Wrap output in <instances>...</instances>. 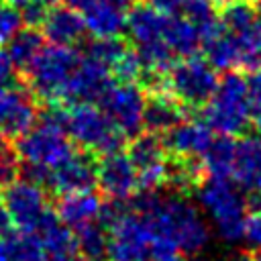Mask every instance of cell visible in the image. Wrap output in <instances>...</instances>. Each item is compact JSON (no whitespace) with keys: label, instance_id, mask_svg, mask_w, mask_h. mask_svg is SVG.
<instances>
[{"label":"cell","instance_id":"1","mask_svg":"<svg viewBox=\"0 0 261 261\" xmlns=\"http://www.w3.org/2000/svg\"><path fill=\"white\" fill-rule=\"evenodd\" d=\"M135 212L145 218L153 239L169 243L179 255H198L210 241V228L198 206L179 194L143 192L135 202Z\"/></svg>","mask_w":261,"mask_h":261},{"label":"cell","instance_id":"2","mask_svg":"<svg viewBox=\"0 0 261 261\" xmlns=\"http://www.w3.org/2000/svg\"><path fill=\"white\" fill-rule=\"evenodd\" d=\"M253 116V102L247 88V77L237 71H226L218 80L216 92L204 104L202 122L220 135L232 137L247 128Z\"/></svg>","mask_w":261,"mask_h":261},{"label":"cell","instance_id":"3","mask_svg":"<svg viewBox=\"0 0 261 261\" xmlns=\"http://www.w3.org/2000/svg\"><path fill=\"white\" fill-rule=\"evenodd\" d=\"M198 204L208 214L210 224L218 237L226 243H237L243 239L247 222V202L241 190L222 177L204 179L198 190Z\"/></svg>","mask_w":261,"mask_h":261},{"label":"cell","instance_id":"4","mask_svg":"<svg viewBox=\"0 0 261 261\" xmlns=\"http://www.w3.org/2000/svg\"><path fill=\"white\" fill-rule=\"evenodd\" d=\"M82 57L73 47H57L49 45L35 57V61L27 67V77L31 90L49 102L65 100L69 82L80 67Z\"/></svg>","mask_w":261,"mask_h":261},{"label":"cell","instance_id":"5","mask_svg":"<svg viewBox=\"0 0 261 261\" xmlns=\"http://www.w3.org/2000/svg\"><path fill=\"white\" fill-rule=\"evenodd\" d=\"M65 133L71 143L80 145L86 153L110 155L122 151L124 135L108 120V116L94 104H73L67 108Z\"/></svg>","mask_w":261,"mask_h":261},{"label":"cell","instance_id":"6","mask_svg":"<svg viewBox=\"0 0 261 261\" xmlns=\"http://www.w3.org/2000/svg\"><path fill=\"white\" fill-rule=\"evenodd\" d=\"M16 155L24 161V165L53 169L73 155V143L63 126L39 118L37 124L18 137Z\"/></svg>","mask_w":261,"mask_h":261},{"label":"cell","instance_id":"7","mask_svg":"<svg viewBox=\"0 0 261 261\" xmlns=\"http://www.w3.org/2000/svg\"><path fill=\"white\" fill-rule=\"evenodd\" d=\"M216 69L202 57H186L167 71V88L171 96L186 106H204L216 92Z\"/></svg>","mask_w":261,"mask_h":261},{"label":"cell","instance_id":"8","mask_svg":"<svg viewBox=\"0 0 261 261\" xmlns=\"http://www.w3.org/2000/svg\"><path fill=\"white\" fill-rule=\"evenodd\" d=\"M153 232L145 218L128 210L108 228V261H153Z\"/></svg>","mask_w":261,"mask_h":261},{"label":"cell","instance_id":"9","mask_svg":"<svg viewBox=\"0 0 261 261\" xmlns=\"http://www.w3.org/2000/svg\"><path fill=\"white\" fill-rule=\"evenodd\" d=\"M145 104L147 100L143 90L137 84L124 82H112L104 96L98 100V108L124 137H137L143 128Z\"/></svg>","mask_w":261,"mask_h":261},{"label":"cell","instance_id":"10","mask_svg":"<svg viewBox=\"0 0 261 261\" xmlns=\"http://www.w3.org/2000/svg\"><path fill=\"white\" fill-rule=\"evenodd\" d=\"M2 202L12 218V224L24 234H35V230L53 212L47 204L45 190L29 179H14L4 188Z\"/></svg>","mask_w":261,"mask_h":261},{"label":"cell","instance_id":"11","mask_svg":"<svg viewBox=\"0 0 261 261\" xmlns=\"http://www.w3.org/2000/svg\"><path fill=\"white\" fill-rule=\"evenodd\" d=\"M130 4L133 0H65V6L82 16L92 37H120Z\"/></svg>","mask_w":261,"mask_h":261},{"label":"cell","instance_id":"12","mask_svg":"<svg viewBox=\"0 0 261 261\" xmlns=\"http://www.w3.org/2000/svg\"><path fill=\"white\" fill-rule=\"evenodd\" d=\"M163 141L153 135H137L128 147V159L133 161L139 175V190L155 192L163 181H167V155Z\"/></svg>","mask_w":261,"mask_h":261},{"label":"cell","instance_id":"13","mask_svg":"<svg viewBox=\"0 0 261 261\" xmlns=\"http://www.w3.org/2000/svg\"><path fill=\"white\" fill-rule=\"evenodd\" d=\"M96 184L110 200L126 202L139 190V175L126 153L104 155L96 165Z\"/></svg>","mask_w":261,"mask_h":261},{"label":"cell","instance_id":"14","mask_svg":"<svg viewBox=\"0 0 261 261\" xmlns=\"http://www.w3.org/2000/svg\"><path fill=\"white\" fill-rule=\"evenodd\" d=\"M96 161L92 153L86 151H73L63 163L49 169L45 186L61 196L77 194V192H90L96 186Z\"/></svg>","mask_w":261,"mask_h":261},{"label":"cell","instance_id":"15","mask_svg":"<svg viewBox=\"0 0 261 261\" xmlns=\"http://www.w3.org/2000/svg\"><path fill=\"white\" fill-rule=\"evenodd\" d=\"M37 118V108L31 94L22 88H0V137H20Z\"/></svg>","mask_w":261,"mask_h":261},{"label":"cell","instance_id":"16","mask_svg":"<svg viewBox=\"0 0 261 261\" xmlns=\"http://www.w3.org/2000/svg\"><path fill=\"white\" fill-rule=\"evenodd\" d=\"M112 84V73L108 67L90 61V59H82L80 67L75 69L67 94H65V102L71 104H98V100L104 96V92L110 88Z\"/></svg>","mask_w":261,"mask_h":261},{"label":"cell","instance_id":"17","mask_svg":"<svg viewBox=\"0 0 261 261\" xmlns=\"http://www.w3.org/2000/svg\"><path fill=\"white\" fill-rule=\"evenodd\" d=\"M212 130L200 120H181L169 133H165L163 145L175 155V159L192 161L200 159L212 143Z\"/></svg>","mask_w":261,"mask_h":261},{"label":"cell","instance_id":"18","mask_svg":"<svg viewBox=\"0 0 261 261\" xmlns=\"http://www.w3.org/2000/svg\"><path fill=\"white\" fill-rule=\"evenodd\" d=\"M230 177L237 181L239 190L261 192V139L257 135L237 141Z\"/></svg>","mask_w":261,"mask_h":261},{"label":"cell","instance_id":"19","mask_svg":"<svg viewBox=\"0 0 261 261\" xmlns=\"http://www.w3.org/2000/svg\"><path fill=\"white\" fill-rule=\"evenodd\" d=\"M41 27L43 37L57 47H73L75 43L84 41L88 33L82 16L69 6H51Z\"/></svg>","mask_w":261,"mask_h":261},{"label":"cell","instance_id":"20","mask_svg":"<svg viewBox=\"0 0 261 261\" xmlns=\"http://www.w3.org/2000/svg\"><path fill=\"white\" fill-rule=\"evenodd\" d=\"M33 237L39 239L49 261H71L73 257H77L75 234L59 220L55 210L45 218V222L35 230Z\"/></svg>","mask_w":261,"mask_h":261},{"label":"cell","instance_id":"21","mask_svg":"<svg viewBox=\"0 0 261 261\" xmlns=\"http://www.w3.org/2000/svg\"><path fill=\"white\" fill-rule=\"evenodd\" d=\"M102 204L104 202L100 200V196L94 194L92 190L90 192H77V194L61 196L55 212H57L59 220L75 232V230H80L92 222H98Z\"/></svg>","mask_w":261,"mask_h":261},{"label":"cell","instance_id":"22","mask_svg":"<svg viewBox=\"0 0 261 261\" xmlns=\"http://www.w3.org/2000/svg\"><path fill=\"white\" fill-rule=\"evenodd\" d=\"M204 51H206V61L214 67V69H224V71H232L241 67V55H239V47L232 39V35L220 24H218L202 39Z\"/></svg>","mask_w":261,"mask_h":261},{"label":"cell","instance_id":"23","mask_svg":"<svg viewBox=\"0 0 261 261\" xmlns=\"http://www.w3.org/2000/svg\"><path fill=\"white\" fill-rule=\"evenodd\" d=\"M184 120V110L177 100L169 96H153L145 104V114H143V126L149 128L153 135H165L173 126H177Z\"/></svg>","mask_w":261,"mask_h":261},{"label":"cell","instance_id":"24","mask_svg":"<svg viewBox=\"0 0 261 261\" xmlns=\"http://www.w3.org/2000/svg\"><path fill=\"white\" fill-rule=\"evenodd\" d=\"M234 151H237V141L232 137H226V135L214 137L208 149L204 151V155L200 157L208 177L228 179L234 163Z\"/></svg>","mask_w":261,"mask_h":261},{"label":"cell","instance_id":"25","mask_svg":"<svg viewBox=\"0 0 261 261\" xmlns=\"http://www.w3.org/2000/svg\"><path fill=\"white\" fill-rule=\"evenodd\" d=\"M45 47V37L41 31H37L35 27H22L8 43H6V53L12 59V63L18 67H29L35 57L43 51Z\"/></svg>","mask_w":261,"mask_h":261},{"label":"cell","instance_id":"26","mask_svg":"<svg viewBox=\"0 0 261 261\" xmlns=\"http://www.w3.org/2000/svg\"><path fill=\"white\" fill-rule=\"evenodd\" d=\"M84 51H86V59L100 63V65L108 67L110 71L128 53V49L120 37H92L86 43Z\"/></svg>","mask_w":261,"mask_h":261},{"label":"cell","instance_id":"27","mask_svg":"<svg viewBox=\"0 0 261 261\" xmlns=\"http://www.w3.org/2000/svg\"><path fill=\"white\" fill-rule=\"evenodd\" d=\"M77 243V253L90 261H102L106 259L108 251V228H104L100 222H92L80 230L73 232Z\"/></svg>","mask_w":261,"mask_h":261},{"label":"cell","instance_id":"28","mask_svg":"<svg viewBox=\"0 0 261 261\" xmlns=\"http://www.w3.org/2000/svg\"><path fill=\"white\" fill-rule=\"evenodd\" d=\"M220 24L230 33H243L257 24V12L255 6H251L247 0H230L220 10Z\"/></svg>","mask_w":261,"mask_h":261},{"label":"cell","instance_id":"29","mask_svg":"<svg viewBox=\"0 0 261 261\" xmlns=\"http://www.w3.org/2000/svg\"><path fill=\"white\" fill-rule=\"evenodd\" d=\"M10 261H49L43 245L33 234H10L8 237Z\"/></svg>","mask_w":261,"mask_h":261},{"label":"cell","instance_id":"30","mask_svg":"<svg viewBox=\"0 0 261 261\" xmlns=\"http://www.w3.org/2000/svg\"><path fill=\"white\" fill-rule=\"evenodd\" d=\"M22 14L8 2H0V45H6L20 29H22Z\"/></svg>","mask_w":261,"mask_h":261},{"label":"cell","instance_id":"31","mask_svg":"<svg viewBox=\"0 0 261 261\" xmlns=\"http://www.w3.org/2000/svg\"><path fill=\"white\" fill-rule=\"evenodd\" d=\"M18 173V155L8 145V139L0 137V186H8L16 179Z\"/></svg>","mask_w":261,"mask_h":261},{"label":"cell","instance_id":"32","mask_svg":"<svg viewBox=\"0 0 261 261\" xmlns=\"http://www.w3.org/2000/svg\"><path fill=\"white\" fill-rule=\"evenodd\" d=\"M243 239H245L251 247L261 249V210H257V212H253V214L247 216Z\"/></svg>","mask_w":261,"mask_h":261},{"label":"cell","instance_id":"33","mask_svg":"<svg viewBox=\"0 0 261 261\" xmlns=\"http://www.w3.org/2000/svg\"><path fill=\"white\" fill-rule=\"evenodd\" d=\"M16 80V65L8 57L4 49H0V88H10L14 86Z\"/></svg>","mask_w":261,"mask_h":261},{"label":"cell","instance_id":"34","mask_svg":"<svg viewBox=\"0 0 261 261\" xmlns=\"http://www.w3.org/2000/svg\"><path fill=\"white\" fill-rule=\"evenodd\" d=\"M188 2L190 0H149V6H153L155 10L169 14V16H181Z\"/></svg>","mask_w":261,"mask_h":261},{"label":"cell","instance_id":"35","mask_svg":"<svg viewBox=\"0 0 261 261\" xmlns=\"http://www.w3.org/2000/svg\"><path fill=\"white\" fill-rule=\"evenodd\" d=\"M247 88H249V96H251L253 108L261 106V67L251 71V75L247 77Z\"/></svg>","mask_w":261,"mask_h":261},{"label":"cell","instance_id":"36","mask_svg":"<svg viewBox=\"0 0 261 261\" xmlns=\"http://www.w3.org/2000/svg\"><path fill=\"white\" fill-rule=\"evenodd\" d=\"M12 218H10V214H8V210H6V206H4V202L0 200V239H6V237H10L12 234Z\"/></svg>","mask_w":261,"mask_h":261},{"label":"cell","instance_id":"37","mask_svg":"<svg viewBox=\"0 0 261 261\" xmlns=\"http://www.w3.org/2000/svg\"><path fill=\"white\" fill-rule=\"evenodd\" d=\"M4 2H8V4H12L14 8H18V10H22V8H27V6H31V4H43V6H53L57 0H4Z\"/></svg>","mask_w":261,"mask_h":261},{"label":"cell","instance_id":"38","mask_svg":"<svg viewBox=\"0 0 261 261\" xmlns=\"http://www.w3.org/2000/svg\"><path fill=\"white\" fill-rule=\"evenodd\" d=\"M251 120H253V124H255V133H257V137L261 139V106H255V108H253V116H251Z\"/></svg>","mask_w":261,"mask_h":261},{"label":"cell","instance_id":"39","mask_svg":"<svg viewBox=\"0 0 261 261\" xmlns=\"http://www.w3.org/2000/svg\"><path fill=\"white\" fill-rule=\"evenodd\" d=\"M0 261H10V251H8V237L0 239Z\"/></svg>","mask_w":261,"mask_h":261},{"label":"cell","instance_id":"40","mask_svg":"<svg viewBox=\"0 0 261 261\" xmlns=\"http://www.w3.org/2000/svg\"><path fill=\"white\" fill-rule=\"evenodd\" d=\"M255 12H257V27H259V31H261V0H257V4H255Z\"/></svg>","mask_w":261,"mask_h":261},{"label":"cell","instance_id":"41","mask_svg":"<svg viewBox=\"0 0 261 261\" xmlns=\"http://www.w3.org/2000/svg\"><path fill=\"white\" fill-rule=\"evenodd\" d=\"M249 261H261V249H257L253 255H249Z\"/></svg>","mask_w":261,"mask_h":261},{"label":"cell","instance_id":"42","mask_svg":"<svg viewBox=\"0 0 261 261\" xmlns=\"http://www.w3.org/2000/svg\"><path fill=\"white\" fill-rule=\"evenodd\" d=\"M71 261H90V259H86V257H80V255H77V257H73Z\"/></svg>","mask_w":261,"mask_h":261},{"label":"cell","instance_id":"43","mask_svg":"<svg viewBox=\"0 0 261 261\" xmlns=\"http://www.w3.org/2000/svg\"><path fill=\"white\" fill-rule=\"evenodd\" d=\"M257 204H259V210H261V192L257 194Z\"/></svg>","mask_w":261,"mask_h":261}]
</instances>
